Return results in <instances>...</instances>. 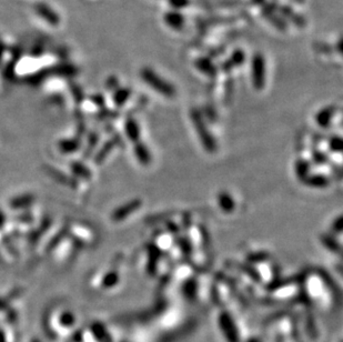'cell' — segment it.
Instances as JSON below:
<instances>
[{
	"label": "cell",
	"instance_id": "cell-24",
	"mask_svg": "<svg viewBox=\"0 0 343 342\" xmlns=\"http://www.w3.org/2000/svg\"><path fill=\"white\" fill-rule=\"evenodd\" d=\"M118 86V80H117V78L115 77H110L109 78V80L107 81V87L110 88V89H114L115 87Z\"/></svg>",
	"mask_w": 343,
	"mask_h": 342
},
{
	"label": "cell",
	"instance_id": "cell-13",
	"mask_svg": "<svg viewBox=\"0 0 343 342\" xmlns=\"http://www.w3.org/2000/svg\"><path fill=\"white\" fill-rule=\"evenodd\" d=\"M125 129H126L127 137L129 138L131 141H134V142L139 141L140 140V128L135 119H131V118L128 119V120L126 121Z\"/></svg>",
	"mask_w": 343,
	"mask_h": 342
},
{
	"label": "cell",
	"instance_id": "cell-12",
	"mask_svg": "<svg viewBox=\"0 0 343 342\" xmlns=\"http://www.w3.org/2000/svg\"><path fill=\"white\" fill-rule=\"evenodd\" d=\"M135 156L136 158L138 159V161L143 164V166H148V164H150L151 162V154L150 151H149L148 148L146 147V145L142 142H136L135 145Z\"/></svg>",
	"mask_w": 343,
	"mask_h": 342
},
{
	"label": "cell",
	"instance_id": "cell-4",
	"mask_svg": "<svg viewBox=\"0 0 343 342\" xmlns=\"http://www.w3.org/2000/svg\"><path fill=\"white\" fill-rule=\"evenodd\" d=\"M251 79L257 90H261L266 86V59L259 52L254 53L251 59Z\"/></svg>",
	"mask_w": 343,
	"mask_h": 342
},
{
	"label": "cell",
	"instance_id": "cell-8",
	"mask_svg": "<svg viewBox=\"0 0 343 342\" xmlns=\"http://www.w3.org/2000/svg\"><path fill=\"white\" fill-rule=\"evenodd\" d=\"M279 15L284 20H289L291 23L295 24L297 27H304L305 26V18L301 14H297L292 7L287 5H279L278 7Z\"/></svg>",
	"mask_w": 343,
	"mask_h": 342
},
{
	"label": "cell",
	"instance_id": "cell-25",
	"mask_svg": "<svg viewBox=\"0 0 343 342\" xmlns=\"http://www.w3.org/2000/svg\"><path fill=\"white\" fill-rule=\"evenodd\" d=\"M332 229L334 230V232H339L340 233L342 231V218L339 217L337 220V224H333Z\"/></svg>",
	"mask_w": 343,
	"mask_h": 342
},
{
	"label": "cell",
	"instance_id": "cell-11",
	"mask_svg": "<svg viewBox=\"0 0 343 342\" xmlns=\"http://www.w3.org/2000/svg\"><path fill=\"white\" fill-rule=\"evenodd\" d=\"M154 242V246L159 251H168L173 246V237L169 232H160L155 237Z\"/></svg>",
	"mask_w": 343,
	"mask_h": 342
},
{
	"label": "cell",
	"instance_id": "cell-22",
	"mask_svg": "<svg viewBox=\"0 0 343 342\" xmlns=\"http://www.w3.org/2000/svg\"><path fill=\"white\" fill-rule=\"evenodd\" d=\"M341 143H342V140L340 137H333L329 142L330 150L333 152H337V154H341Z\"/></svg>",
	"mask_w": 343,
	"mask_h": 342
},
{
	"label": "cell",
	"instance_id": "cell-7",
	"mask_svg": "<svg viewBox=\"0 0 343 342\" xmlns=\"http://www.w3.org/2000/svg\"><path fill=\"white\" fill-rule=\"evenodd\" d=\"M142 201L140 199H134L129 201V203H127L126 205H123L122 207L118 208L113 213V220L114 221H122L127 219L128 217L132 213L137 211V210L141 207Z\"/></svg>",
	"mask_w": 343,
	"mask_h": 342
},
{
	"label": "cell",
	"instance_id": "cell-16",
	"mask_svg": "<svg viewBox=\"0 0 343 342\" xmlns=\"http://www.w3.org/2000/svg\"><path fill=\"white\" fill-rule=\"evenodd\" d=\"M302 181H304L307 186L313 188H324L329 184V179L323 175L308 176L307 178L303 179Z\"/></svg>",
	"mask_w": 343,
	"mask_h": 342
},
{
	"label": "cell",
	"instance_id": "cell-3",
	"mask_svg": "<svg viewBox=\"0 0 343 342\" xmlns=\"http://www.w3.org/2000/svg\"><path fill=\"white\" fill-rule=\"evenodd\" d=\"M278 7V2L274 1V0H272V1H266L261 6V15L276 30L284 32L288 29V23L279 15Z\"/></svg>",
	"mask_w": 343,
	"mask_h": 342
},
{
	"label": "cell",
	"instance_id": "cell-10",
	"mask_svg": "<svg viewBox=\"0 0 343 342\" xmlns=\"http://www.w3.org/2000/svg\"><path fill=\"white\" fill-rule=\"evenodd\" d=\"M195 67L208 77L213 78L218 75V68L209 57H199V58L196 59Z\"/></svg>",
	"mask_w": 343,
	"mask_h": 342
},
{
	"label": "cell",
	"instance_id": "cell-26",
	"mask_svg": "<svg viewBox=\"0 0 343 342\" xmlns=\"http://www.w3.org/2000/svg\"><path fill=\"white\" fill-rule=\"evenodd\" d=\"M252 3H254V5H259V6H262L264 2L267 1V0H251Z\"/></svg>",
	"mask_w": 343,
	"mask_h": 342
},
{
	"label": "cell",
	"instance_id": "cell-17",
	"mask_svg": "<svg viewBox=\"0 0 343 342\" xmlns=\"http://www.w3.org/2000/svg\"><path fill=\"white\" fill-rule=\"evenodd\" d=\"M334 114V109L333 107H329V108H324L323 110H321L319 114H317L316 120L319 123V126L322 128H328L330 122H331V119Z\"/></svg>",
	"mask_w": 343,
	"mask_h": 342
},
{
	"label": "cell",
	"instance_id": "cell-1",
	"mask_svg": "<svg viewBox=\"0 0 343 342\" xmlns=\"http://www.w3.org/2000/svg\"><path fill=\"white\" fill-rule=\"evenodd\" d=\"M140 76L148 86H150L152 89L156 90L158 93L162 94V96L171 98L176 94L175 87L171 84H169L167 80H164L163 78H161L151 68H143L140 72Z\"/></svg>",
	"mask_w": 343,
	"mask_h": 342
},
{
	"label": "cell",
	"instance_id": "cell-27",
	"mask_svg": "<svg viewBox=\"0 0 343 342\" xmlns=\"http://www.w3.org/2000/svg\"><path fill=\"white\" fill-rule=\"evenodd\" d=\"M295 1H296L297 3H299V5H303L305 0H295Z\"/></svg>",
	"mask_w": 343,
	"mask_h": 342
},
{
	"label": "cell",
	"instance_id": "cell-6",
	"mask_svg": "<svg viewBox=\"0 0 343 342\" xmlns=\"http://www.w3.org/2000/svg\"><path fill=\"white\" fill-rule=\"evenodd\" d=\"M163 23L172 30L180 31L185 24V17L179 10H169L163 15Z\"/></svg>",
	"mask_w": 343,
	"mask_h": 342
},
{
	"label": "cell",
	"instance_id": "cell-28",
	"mask_svg": "<svg viewBox=\"0 0 343 342\" xmlns=\"http://www.w3.org/2000/svg\"><path fill=\"white\" fill-rule=\"evenodd\" d=\"M274 1H276V0H274Z\"/></svg>",
	"mask_w": 343,
	"mask_h": 342
},
{
	"label": "cell",
	"instance_id": "cell-20",
	"mask_svg": "<svg viewBox=\"0 0 343 342\" xmlns=\"http://www.w3.org/2000/svg\"><path fill=\"white\" fill-rule=\"evenodd\" d=\"M322 244H323L325 248H328L330 251H332V252H339V251H340V246L337 244V241L334 240L333 237L331 236L322 237Z\"/></svg>",
	"mask_w": 343,
	"mask_h": 342
},
{
	"label": "cell",
	"instance_id": "cell-14",
	"mask_svg": "<svg viewBox=\"0 0 343 342\" xmlns=\"http://www.w3.org/2000/svg\"><path fill=\"white\" fill-rule=\"evenodd\" d=\"M221 325L223 329V332L226 333V336L231 342H237L238 341V337H235V332L234 331V324L232 322V320H231L228 316H223L221 318Z\"/></svg>",
	"mask_w": 343,
	"mask_h": 342
},
{
	"label": "cell",
	"instance_id": "cell-19",
	"mask_svg": "<svg viewBox=\"0 0 343 342\" xmlns=\"http://www.w3.org/2000/svg\"><path fill=\"white\" fill-rule=\"evenodd\" d=\"M309 169H310V166H309V162L307 161V160H304V159L297 160V162H296V174L301 180H303V179L307 178L308 174H309Z\"/></svg>",
	"mask_w": 343,
	"mask_h": 342
},
{
	"label": "cell",
	"instance_id": "cell-9",
	"mask_svg": "<svg viewBox=\"0 0 343 342\" xmlns=\"http://www.w3.org/2000/svg\"><path fill=\"white\" fill-rule=\"evenodd\" d=\"M246 61V53L242 49H235L230 55V58L223 61L221 65V70L225 72H230L235 67H240Z\"/></svg>",
	"mask_w": 343,
	"mask_h": 342
},
{
	"label": "cell",
	"instance_id": "cell-2",
	"mask_svg": "<svg viewBox=\"0 0 343 342\" xmlns=\"http://www.w3.org/2000/svg\"><path fill=\"white\" fill-rule=\"evenodd\" d=\"M191 121L195 125L196 131L198 136L202 142V146H204L205 149L209 152H213L217 149V143L216 140L212 137V135L209 133V130L206 129V126L202 119L201 114L198 110H192L191 111Z\"/></svg>",
	"mask_w": 343,
	"mask_h": 342
},
{
	"label": "cell",
	"instance_id": "cell-21",
	"mask_svg": "<svg viewBox=\"0 0 343 342\" xmlns=\"http://www.w3.org/2000/svg\"><path fill=\"white\" fill-rule=\"evenodd\" d=\"M169 5L173 10H183L187 8L191 3V0H168Z\"/></svg>",
	"mask_w": 343,
	"mask_h": 342
},
{
	"label": "cell",
	"instance_id": "cell-5",
	"mask_svg": "<svg viewBox=\"0 0 343 342\" xmlns=\"http://www.w3.org/2000/svg\"><path fill=\"white\" fill-rule=\"evenodd\" d=\"M36 14L43 18L45 22L48 23L51 26H58L60 23V17L52 8L45 2H38L35 5Z\"/></svg>",
	"mask_w": 343,
	"mask_h": 342
},
{
	"label": "cell",
	"instance_id": "cell-18",
	"mask_svg": "<svg viewBox=\"0 0 343 342\" xmlns=\"http://www.w3.org/2000/svg\"><path fill=\"white\" fill-rule=\"evenodd\" d=\"M131 94V90L129 88H120L114 94V101L118 107H121L126 104V101L129 99Z\"/></svg>",
	"mask_w": 343,
	"mask_h": 342
},
{
	"label": "cell",
	"instance_id": "cell-23",
	"mask_svg": "<svg viewBox=\"0 0 343 342\" xmlns=\"http://www.w3.org/2000/svg\"><path fill=\"white\" fill-rule=\"evenodd\" d=\"M117 282H118V274L115 273L108 274L106 275L105 280H103V284H105L107 288H111Z\"/></svg>",
	"mask_w": 343,
	"mask_h": 342
},
{
	"label": "cell",
	"instance_id": "cell-15",
	"mask_svg": "<svg viewBox=\"0 0 343 342\" xmlns=\"http://www.w3.org/2000/svg\"><path fill=\"white\" fill-rule=\"evenodd\" d=\"M218 205H220L222 211L227 213L232 212L234 210V201L228 192H221L218 196Z\"/></svg>",
	"mask_w": 343,
	"mask_h": 342
}]
</instances>
